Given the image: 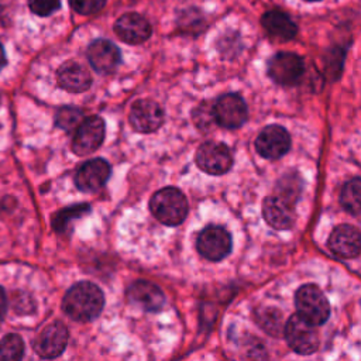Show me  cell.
<instances>
[{
  "instance_id": "3957f363",
  "label": "cell",
  "mask_w": 361,
  "mask_h": 361,
  "mask_svg": "<svg viewBox=\"0 0 361 361\" xmlns=\"http://www.w3.org/2000/svg\"><path fill=\"white\" fill-rule=\"evenodd\" d=\"M295 305L298 316L313 326H320L327 322L330 316V305L319 286L313 283L303 285L295 295Z\"/></svg>"
},
{
  "instance_id": "e0dca14e",
  "label": "cell",
  "mask_w": 361,
  "mask_h": 361,
  "mask_svg": "<svg viewBox=\"0 0 361 361\" xmlns=\"http://www.w3.org/2000/svg\"><path fill=\"white\" fill-rule=\"evenodd\" d=\"M330 251L340 258H355L360 254V231L350 224L337 226L327 241Z\"/></svg>"
},
{
  "instance_id": "1f68e13d",
  "label": "cell",
  "mask_w": 361,
  "mask_h": 361,
  "mask_svg": "<svg viewBox=\"0 0 361 361\" xmlns=\"http://www.w3.org/2000/svg\"><path fill=\"white\" fill-rule=\"evenodd\" d=\"M306 1H320V0H306Z\"/></svg>"
},
{
  "instance_id": "6da1fadb",
  "label": "cell",
  "mask_w": 361,
  "mask_h": 361,
  "mask_svg": "<svg viewBox=\"0 0 361 361\" xmlns=\"http://www.w3.org/2000/svg\"><path fill=\"white\" fill-rule=\"evenodd\" d=\"M104 295L102 289L87 281L69 288L62 300L63 312L76 322L94 320L103 310Z\"/></svg>"
},
{
  "instance_id": "f546056e",
  "label": "cell",
  "mask_w": 361,
  "mask_h": 361,
  "mask_svg": "<svg viewBox=\"0 0 361 361\" xmlns=\"http://www.w3.org/2000/svg\"><path fill=\"white\" fill-rule=\"evenodd\" d=\"M7 310V299H6V292L4 289L0 286V322L3 320L4 314Z\"/></svg>"
},
{
  "instance_id": "9c48e42d",
  "label": "cell",
  "mask_w": 361,
  "mask_h": 361,
  "mask_svg": "<svg viewBox=\"0 0 361 361\" xmlns=\"http://www.w3.org/2000/svg\"><path fill=\"white\" fill-rule=\"evenodd\" d=\"M305 72L303 59L293 52H279L268 63L269 78L283 86H290L299 82Z\"/></svg>"
},
{
  "instance_id": "4fadbf2b",
  "label": "cell",
  "mask_w": 361,
  "mask_h": 361,
  "mask_svg": "<svg viewBox=\"0 0 361 361\" xmlns=\"http://www.w3.org/2000/svg\"><path fill=\"white\" fill-rule=\"evenodd\" d=\"M130 124L138 133H152L164 121V111L154 100L142 99L135 102L130 110Z\"/></svg>"
},
{
  "instance_id": "ba28073f",
  "label": "cell",
  "mask_w": 361,
  "mask_h": 361,
  "mask_svg": "<svg viewBox=\"0 0 361 361\" xmlns=\"http://www.w3.org/2000/svg\"><path fill=\"white\" fill-rule=\"evenodd\" d=\"M104 121L97 116L86 117L76 127L75 137L72 140V151L76 155H89L94 152L104 140Z\"/></svg>"
},
{
  "instance_id": "ffe728a7",
  "label": "cell",
  "mask_w": 361,
  "mask_h": 361,
  "mask_svg": "<svg viewBox=\"0 0 361 361\" xmlns=\"http://www.w3.org/2000/svg\"><path fill=\"white\" fill-rule=\"evenodd\" d=\"M261 24L269 37L278 41H289L296 32V24L281 10H269L261 17Z\"/></svg>"
},
{
  "instance_id": "30bf717a",
  "label": "cell",
  "mask_w": 361,
  "mask_h": 361,
  "mask_svg": "<svg viewBox=\"0 0 361 361\" xmlns=\"http://www.w3.org/2000/svg\"><path fill=\"white\" fill-rule=\"evenodd\" d=\"M255 148L262 158L278 159L289 151L290 135L283 127L269 124L259 131L255 140Z\"/></svg>"
},
{
  "instance_id": "52a82bcc",
  "label": "cell",
  "mask_w": 361,
  "mask_h": 361,
  "mask_svg": "<svg viewBox=\"0 0 361 361\" xmlns=\"http://www.w3.org/2000/svg\"><path fill=\"white\" fill-rule=\"evenodd\" d=\"M213 120L226 128L241 127L247 117L248 110L244 99L235 93H227L220 96L212 110Z\"/></svg>"
},
{
  "instance_id": "f1b7e54d",
  "label": "cell",
  "mask_w": 361,
  "mask_h": 361,
  "mask_svg": "<svg viewBox=\"0 0 361 361\" xmlns=\"http://www.w3.org/2000/svg\"><path fill=\"white\" fill-rule=\"evenodd\" d=\"M14 310L18 313H31L35 307L32 298L28 293H17L13 299Z\"/></svg>"
},
{
  "instance_id": "cb8c5ba5",
  "label": "cell",
  "mask_w": 361,
  "mask_h": 361,
  "mask_svg": "<svg viewBox=\"0 0 361 361\" xmlns=\"http://www.w3.org/2000/svg\"><path fill=\"white\" fill-rule=\"evenodd\" d=\"M83 113L82 110L76 109V107H62L56 111L55 114V123L59 128L65 130V131H72L76 130V127L80 124V121L83 120Z\"/></svg>"
},
{
  "instance_id": "484cf974",
  "label": "cell",
  "mask_w": 361,
  "mask_h": 361,
  "mask_svg": "<svg viewBox=\"0 0 361 361\" xmlns=\"http://www.w3.org/2000/svg\"><path fill=\"white\" fill-rule=\"evenodd\" d=\"M257 322L262 326L264 330L272 334H278L281 329V313L275 309H264L258 312Z\"/></svg>"
},
{
  "instance_id": "d6986e66",
  "label": "cell",
  "mask_w": 361,
  "mask_h": 361,
  "mask_svg": "<svg viewBox=\"0 0 361 361\" xmlns=\"http://www.w3.org/2000/svg\"><path fill=\"white\" fill-rule=\"evenodd\" d=\"M58 85L72 93L85 92L92 85V76L85 66L78 62H65L56 72Z\"/></svg>"
},
{
  "instance_id": "8992f818",
  "label": "cell",
  "mask_w": 361,
  "mask_h": 361,
  "mask_svg": "<svg viewBox=\"0 0 361 361\" xmlns=\"http://www.w3.org/2000/svg\"><path fill=\"white\" fill-rule=\"evenodd\" d=\"M197 166L209 175H223L233 165V155L228 147L223 142H203L196 152Z\"/></svg>"
},
{
  "instance_id": "8fae6325",
  "label": "cell",
  "mask_w": 361,
  "mask_h": 361,
  "mask_svg": "<svg viewBox=\"0 0 361 361\" xmlns=\"http://www.w3.org/2000/svg\"><path fill=\"white\" fill-rule=\"evenodd\" d=\"M68 329L61 322L45 326L34 340V350L41 358H56L68 344Z\"/></svg>"
},
{
  "instance_id": "9a60e30c",
  "label": "cell",
  "mask_w": 361,
  "mask_h": 361,
  "mask_svg": "<svg viewBox=\"0 0 361 361\" xmlns=\"http://www.w3.org/2000/svg\"><path fill=\"white\" fill-rule=\"evenodd\" d=\"M87 59L99 73H111L121 61L120 49L109 39H94L87 47Z\"/></svg>"
},
{
  "instance_id": "4dcf8cb0",
  "label": "cell",
  "mask_w": 361,
  "mask_h": 361,
  "mask_svg": "<svg viewBox=\"0 0 361 361\" xmlns=\"http://www.w3.org/2000/svg\"><path fill=\"white\" fill-rule=\"evenodd\" d=\"M7 63V59H6V52H4V48L0 42V71L4 68V65Z\"/></svg>"
},
{
  "instance_id": "83f0119b",
  "label": "cell",
  "mask_w": 361,
  "mask_h": 361,
  "mask_svg": "<svg viewBox=\"0 0 361 361\" xmlns=\"http://www.w3.org/2000/svg\"><path fill=\"white\" fill-rule=\"evenodd\" d=\"M28 6L34 14L47 17L59 8L61 0H28Z\"/></svg>"
},
{
  "instance_id": "4316f807",
  "label": "cell",
  "mask_w": 361,
  "mask_h": 361,
  "mask_svg": "<svg viewBox=\"0 0 361 361\" xmlns=\"http://www.w3.org/2000/svg\"><path fill=\"white\" fill-rule=\"evenodd\" d=\"M69 3L76 13L82 16H92L104 7L106 0H69Z\"/></svg>"
},
{
  "instance_id": "7a4b0ae2",
  "label": "cell",
  "mask_w": 361,
  "mask_h": 361,
  "mask_svg": "<svg viewBox=\"0 0 361 361\" xmlns=\"http://www.w3.org/2000/svg\"><path fill=\"white\" fill-rule=\"evenodd\" d=\"M154 217L166 226H178L188 216V200L182 190L168 186L155 192L149 200Z\"/></svg>"
},
{
  "instance_id": "603a6c76",
  "label": "cell",
  "mask_w": 361,
  "mask_h": 361,
  "mask_svg": "<svg viewBox=\"0 0 361 361\" xmlns=\"http://www.w3.org/2000/svg\"><path fill=\"white\" fill-rule=\"evenodd\" d=\"M24 355V341L18 334L10 333L0 340V361H17Z\"/></svg>"
},
{
  "instance_id": "5bb4252c",
  "label": "cell",
  "mask_w": 361,
  "mask_h": 361,
  "mask_svg": "<svg viewBox=\"0 0 361 361\" xmlns=\"http://www.w3.org/2000/svg\"><path fill=\"white\" fill-rule=\"evenodd\" d=\"M262 214L271 227L286 230L295 221V203L275 193L265 197L262 203Z\"/></svg>"
},
{
  "instance_id": "7c38bea8",
  "label": "cell",
  "mask_w": 361,
  "mask_h": 361,
  "mask_svg": "<svg viewBox=\"0 0 361 361\" xmlns=\"http://www.w3.org/2000/svg\"><path fill=\"white\" fill-rule=\"evenodd\" d=\"M110 165L103 158L89 159L79 166L75 175V185L82 192H96L102 189L109 176H110Z\"/></svg>"
},
{
  "instance_id": "ac0fdd59",
  "label": "cell",
  "mask_w": 361,
  "mask_h": 361,
  "mask_svg": "<svg viewBox=\"0 0 361 361\" xmlns=\"http://www.w3.org/2000/svg\"><path fill=\"white\" fill-rule=\"evenodd\" d=\"M127 298L131 303L147 312H158L165 305L162 290L148 281H137L131 283L127 289Z\"/></svg>"
},
{
  "instance_id": "277c9868",
  "label": "cell",
  "mask_w": 361,
  "mask_h": 361,
  "mask_svg": "<svg viewBox=\"0 0 361 361\" xmlns=\"http://www.w3.org/2000/svg\"><path fill=\"white\" fill-rule=\"evenodd\" d=\"M283 333L288 345L298 354L309 355L319 347V336L314 330V326L298 314H293L288 319L283 327Z\"/></svg>"
},
{
  "instance_id": "7402d4cb",
  "label": "cell",
  "mask_w": 361,
  "mask_h": 361,
  "mask_svg": "<svg viewBox=\"0 0 361 361\" xmlns=\"http://www.w3.org/2000/svg\"><path fill=\"white\" fill-rule=\"evenodd\" d=\"M90 212V206L86 203L73 204L69 207H65L59 212H56L52 217V227L58 233H66L68 227L71 226V221L75 219H79Z\"/></svg>"
},
{
  "instance_id": "2e32d148",
  "label": "cell",
  "mask_w": 361,
  "mask_h": 361,
  "mask_svg": "<svg viewBox=\"0 0 361 361\" xmlns=\"http://www.w3.org/2000/svg\"><path fill=\"white\" fill-rule=\"evenodd\" d=\"M118 38L127 44H141L151 37V24L147 18L137 13L123 14L114 24Z\"/></svg>"
},
{
  "instance_id": "5b68a950",
  "label": "cell",
  "mask_w": 361,
  "mask_h": 361,
  "mask_svg": "<svg viewBox=\"0 0 361 361\" xmlns=\"http://www.w3.org/2000/svg\"><path fill=\"white\" fill-rule=\"evenodd\" d=\"M231 235L221 227L210 224L204 227L196 241L197 251L209 261H220L226 258L231 251Z\"/></svg>"
},
{
  "instance_id": "44dd1931",
  "label": "cell",
  "mask_w": 361,
  "mask_h": 361,
  "mask_svg": "<svg viewBox=\"0 0 361 361\" xmlns=\"http://www.w3.org/2000/svg\"><path fill=\"white\" fill-rule=\"evenodd\" d=\"M340 203L353 216H358L361 212V180L354 178L344 183L340 192Z\"/></svg>"
},
{
  "instance_id": "d4e9b609",
  "label": "cell",
  "mask_w": 361,
  "mask_h": 361,
  "mask_svg": "<svg viewBox=\"0 0 361 361\" xmlns=\"http://www.w3.org/2000/svg\"><path fill=\"white\" fill-rule=\"evenodd\" d=\"M300 189H302V182L296 176V173H288L279 179L275 193L295 203L298 196L300 195Z\"/></svg>"
}]
</instances>
